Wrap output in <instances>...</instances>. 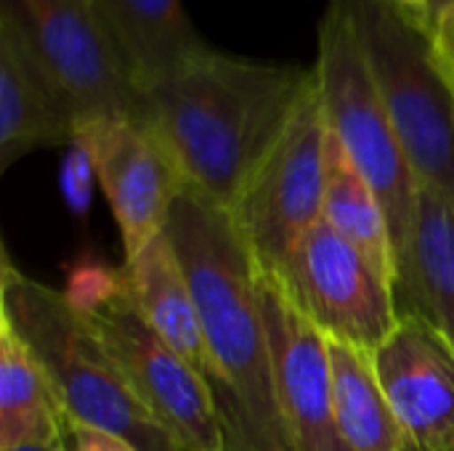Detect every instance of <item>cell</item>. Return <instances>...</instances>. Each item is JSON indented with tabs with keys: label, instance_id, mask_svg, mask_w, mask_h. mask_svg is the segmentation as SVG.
Masks as SVG:
<instances>
[{
	"label": "cell",
	"instance_id": "26",
	"mask_svg": "<svg viewBox=\"0 0 454 451\" xmlns=\"http://www.w3.org/2000/svg\"><path fill=\"white\" fill-rule=\"evenodd\" d=\"M447 82H450V88H452V96H454V74H450V77H444Z\"/></svg>",
	"mask_w": 454,
	"mask_h": 451
},
{
	"label": "cell",
	"instance_id": "25",
	"mask_svg": "<svg viewBox=\"0 0 454 451\" xmlns=\"http://www.w3.org/2000/svg\"><path fill=\"white\" fill-rule=\"evenodd\" d=\"M11 451H67V447H21V449Z\"/></svg>",
	"mask_w": 454,
	"mask_h": 451
},
{
	"label": "cell",
	"instance_id": "23",
	"mask_svg": "<svg viewBox=\"0 0 454 451\" xmlns=\"http://www.w3.org/2000/svg\"><path fill=\"white\" fill-rule=\"evenodd\" d=\"M375 3L396 11L410 24H415L418 29L431 35V27H434V21H431V0H375Z\"/></svg>",
	"mask_w": 454,
	"mask_h": 451
},
{
	"label": "cell",
	"instance_id": "1",
	"mask_svg": "<svg viewBox=\"0 0 454 451\" xmlns=\"http://www.w3.org/2000/svg\"><path fill=\"white\" fill-rule=\"evenodd\" d=\"M317 82V66L210 48L144 93V128L189 186L231 213Z\"/></svg>",
	"mask_w": 454,
	"mask_h": 451
},
{
	"label": "cell",
	"instance_id": "6",
	"mask_svg": "<svg viewBox=\"0 0 454 451\" xmlns=\"http://www.w3.org/2000/svg\"><path fill=\"white\" fill-rule=\"evenodd\" d=\"M370 64L420 186L454 205V96L431 37L375 0H354Z\"/></svg>",
	"mask_w": 454,
	"mask_h": 451
},
{
	"label": "cell",
	"instance_id": "16",
	"mask_svg": "<svg viewBox=\"0 0 454 451\" xmlns=\"http://www.w3.org/2000/svg\"><path fill=\"white\" fill-rule=\"evenodd\" d=\"M399 311L426 316L454 346V205L426 186L418 194Z\"/></svg>",
	"mask_w": 454,
	"mask_h": 451
},
{
	"label": "cell",
	"instance_id": "20",
	"mask_svg": "<svg viewBox=\"0 0 454 451\" xmlns=\"http://www.w3.org/2000/svg\"><path fill=\"white\" fill-rule=\"evenodd\" d=\"M93 178H96L93 162H90L88 152L74 141L72 146H67V154L61 162V191H64L72 210L82 213L90 205Z\"/></svg>",
	"mask_w": 454,
	"mask_h": 451
},
{
	"label": "cell",
	"instance_id": "9",
	"mask_svg": "<svg viewBox=\"0 0 454 451\" xmlns=\"http://www.w3.org/2000/svg\"><path fill=\"white\" fill-rule=\"evenodd\" d=\"M269 274L317 330L370 354L391 338L402 319L394 287L325 221Z\"/></svg>",
	"mask_w": 454,
	"mask_h": 451
},
{
	"label": "cell",
	"instance_id": "8",
	"mask_svg": "<svg viewBox=\"0 0 454 451\" xmlns=\"http://www.w3.org/2000/svg\"><path fill=\"white\" fill-rule=\"evenodd\" d=\"M0 16L85 120L144 125V96L122 72L104 32L96 0H0Z\"/></svg>",
	"mask_w": 454,
	"mask_h": 451
},
{
	"label": "cell",
	"instance_id": "19",
	"mask_svg": "<svg viewBox=\"0 0 454 451\" xmlns=\"http://www.w3.org/2000/svg\"><path fill=\"white\" fill-rule=\"evenodd\" d=\"M327 338V335H325ZM335 428L348 451H404V436L383 391L375 354L327 338Z\"/></svg>",
	"mask_w": 454,
	"mask_h": 451
},
{
	"label": "cell",
	"instance_id": "14",
	"mask_svg": "<svg viewBox=\"0 0 454 451\" xmlns=\"http://www.w3.org/2000/svg\"><path fill=\"white\" fill-rule=\"evenodd\" d=\"M96 11L141 96L213 48L192 24L184 0H96Z\"/></svg>",
	"mask_w": 454,
	"mask_h": 451
},
{
	"label": "cell",
	"instance_id": "10",
	"mask_svg": "<svg viewBox=\"0 0 454 451\" xmlns=\"http://www.w3.org/2000/svg\"><path fill=\"white\" fill-rule=\"evenodd\" d=\"M77 144L93 162L130 260L165 231L186 178L154 133L130 120H85Z\"/></svg>",
	"mask_w": 454,
	"mask_h": 451
},
{
	"label": "cell",
	"instance_id": "5",
	"mask_svg": "<svg viewBox=\"0 0 454 451\" xmlns=\"http://www.w3.org/2000/svg\"><path fill=\"white\" fill-rule=\"evenodd\" d=\"M67 298L88 319L120 375L181 451H229V433L205 377L141 316L122 271L80 266Z\"/></svg>",
	"mask_w": 454,
	"mask_h": 451
},
{
	"label": "cell",
	"instance_id": "2",
	"mask_svg": "<svg viewBox=\"0 0 454 451\" xmlns=\"http://www.w3.org/2000/svg\"><path fill=\"white\" fill-rule=\"evenodd\" d=\"M165 234L189 279L218 372L229 451H295L287 436L261 306V266L231 213L184 186Z\"/></svg>",
	"mask_w": 454,
	"mask_h": 451
},
{
	"label": "cell",
	"instance_id": "4",
	"mask_svg": "<svg viewBox=\"0 0 454 451\" xmlns=\"http://www.w3.org/2000/svg\"><path fill=\"white\" fill-rule=\"evenodd\" d=\"M317 45L319 53L314 66L327 125L333 136L343 144L359 173L375 189L391 223L399 260V300L407 276L420 183L410 167V159L399 144L388 106L383 101L354 0H327L325 16L319 21Z\"/></svg>",
	"mask_w": 454,
	"mask_h": 451
},
{
	"label": "cell",
	"instance_id": "11",
	"mask_svg": "<svg viewBox=\"0 0 454 451\" xmlns=\"http://www.w3.org/2000/svg\"><path fill=\"white\" fill-rule=\"evenodd\" d=\"M261 306L271 354L277 404L295 451H348L333 412L327 338L290 300L279 279L261 268Z\"/></svg>",
	"mask_w": 454,
	"mask_h": 451
},
{
	"label": "cell",
	"instance_id": "7",
	"mask_svg": "<svg viewBox=\"0 0 454 451\" xmlns=\"http://www.w3.org/2000/svg\"><path fill=\"white\" fill-rule=\"evenodd\" d=\"M327 141L330 125L317 82L231 210L263 271H277L322 221Z\"/></svg>",
	"mask_w": 454,
	"mask_h": 451
},
{
	"label": "cell",
	"instance_id": "13",
	"mask_svg": "<svg viewBox=\"0 0 454 451\" xmlns=\"http://www.w3.org/2000/svg\"><path fill=\"white\" fill-rule=\"evenodd\" d=\"M80 117L0 16V173L40 146H72Z\"/></svg>",
	"mask_w": 454,
	"mask_h": 451
},
{
	"label": "cell",
	"instance_id": "12",
	"mask_svg": "<svg viewBox=\"0 0 454 451\" xmlns=\"http://www.w3.org/2000/svg\"><path fill=\"white\" fill-rule=\"evenodd\" d=\"M404 451H454V346L420 314H402L375 351Z\"/></svg>",
	"mask_w": 454,
	"mask_h": 451
},
{
	"label": "cell",
	"instance_id": "22",
	"mask_svg": "<svg viewBox=\"0 0 454 451\" xmlns=\"http://www.w3.org/2000/svg\"><path fill=\"white\" fill-rule=\"evenodd\" d=\"M67 451H138L120 436L96 428H69Z\"/></svg>",
	"mask_w": 454,
	"mask_h": 451
},
{
	"label": "cell",
	"instance_id": "21",
	"mask_svg": "<svg viewBox=\"0 0 454 451\" xmlns=\"http://www.w3.org/2000/svg\"><path fill=\"white\" fill-rule=\"evenodd\" d=\"M428 37H431L434 58H436L442 74L444 77L454 74V3L436 19Z\"/></svg>",
	"mask_w": 454,
	"mask_h": 451
},
{
	"label": "cell",
	"instance_id": "3",
	"mask_svg": "<svg viewBox=\"0 0 454 451\" xmlns=\"http://www.w3.org/2000/svg\"><path fill=\"white\" fill-rule=\"evenodd\" d=\"M0 319L43 367L69 428H96L138 451H181L136 399L67 292L21 274L8 253L0 268Z\"/></svg>",
	"mask_w": 454,
	"mask_h": 451
},
{
	"label": "cell",
	"instance_id": "18",
	"mask_svg": "<svg viewBox=\"0 0 454 451\" xmlns=\"http://www.w3.org/2000/svg\"><path fill=\"white\" fill-rule=\"evenodd\" d=\"M322 221L340 234L394 287V292H399V260L386 210L333 130L327 141Z\"/></svg>",
	"mask_w": 454,
	"mask_h": 451
},
{
	"label": "cell",
	"instance_id": "24",
	"mask_svg": "<svg viewBox=\"0 0 454 451\" xmlns=\"http://www.w3.org/2000/svg\"><path fill=\"white\" fill-rule=\"evenodd\" d=\"M452 3L454 0H431V21L436 24V19H439V16H442ZM431 29H434V27H431Z\"/></svg>",
	"mask_w": 454,
	"mask_h": 451
},
{
	"label": "cell",
	"instance_id": "15",
	"mask_svg": "<svg viewBox=\"0 0 454 451\" xmlns=\"http://www.w3.org/2000/svg\"><path fill=\"white\" fill-rule=\"evenodd\" d=\"M122 282L146 324L210 385L218 401V372L205 340L202 319L181 268V260L162 231L136 258L125 260Z\"/></svg>",
	"mask_w": 454,
	"mask_h": 451
},
{
	"label": "cell",
	"instance_id": "17",
	"mask_svg": "<svg viewBox=\"0 0 454 451\" xmlns=\"http://www.w3.org/2000/svg\"><path fill=\"white\" fill-rule=\"evenodd\" d=\"M67 439L69 423L43 367L0 319V451L67 447Z\"/></svg>",
	"mask_w": 454,
	"mask_h": 451
}]
</instances>
